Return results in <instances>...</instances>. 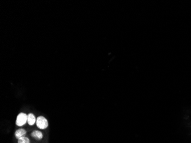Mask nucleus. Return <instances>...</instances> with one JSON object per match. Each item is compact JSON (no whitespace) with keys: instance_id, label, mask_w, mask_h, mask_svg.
<instances>
[{"instance_id":"obj_1","label":"nucleus","mask_w":191,"mask_h":143,"mask_svg":"<svg viewBox=\"0 0 191 143\" xmlns=\"http://www.w3.org/2000/svg\"><path fill=\"white\" fill-rule=\"evenodd\" d=\"M36 126L41 129H45L48 126V121L45 117L40 116L37 118Z\"/></svg>"},{"instance_id":"obj_4","label":"nucleus","mask_w":191,"mask_h":143,"mask_svg":"<svg viewBox=\"0 0 191 143\" xmlns=\"http://www.w3.org/2000/svg\"><path fill=\"white\" fill-rule=\"evenodd\" d=\"M30 136L33 138H35V140H40L43 137L42 133L40 131H37V130H35L32 132Z\"/></svg>"},{"instance_id":"obj_6","label":"nucleus","mask_w":191,"mask_h":143,"mask_svg":"<svg viewBox=\"0 0 191 143\" xmlns=\"http://www.w3.org/2000/svg\"><path fill=\"white\" fill-rule=\"evenodd\" d=\"M18 143H30V140L28 137H23L18 139Z\"/></svg>"},{"instance_id":"obj_5","label":"nucleus","mask_w":191,"mask_h":143,"mask_svg":"<svg viewBox=\"0 0 191 143\" xmlns=\"http://www.w3.org/2000/svg\"><path fill=\"white\" fill-rule=\"evenodd\" d=\"M36 120L34 114L30 113L28 114V123L29 126H33L36 123Z\"/></svg>"},{"instance_id":"obj_3","label":"nucleus","mask_w":191,"mask_h":143,"mask_svg":"<svg viewBox=\"0 0 191 143\" xmlns=\"http://www.w3.org/2000/svg\"><path fill=\"white\" fill-rule=\"evenodd\" d=\"M26 133H27V132L25 129L21 128V129H18L17 130H16V131L15 132L14 135H15L16 138L18 140L20 138L25 137V135H26Z\"/></svg>"},{"instance_id":"obj_2","label":"nucleus","mask_w":191,"mask_h":143,"mask_svg":"<svg viewBox=\"0 0 191 143\" xmlns=\"http://www.w3.org/2000/svg\"><path fill=\"white\" fill-rule=\"evenodd\" d=\"M28 122V115L25 113H20L18 114L16 121V124L18 126H21L25 125Z\"/></svg>"}]
</instances>
